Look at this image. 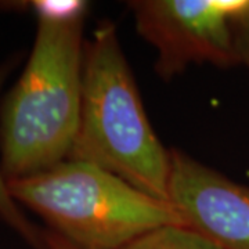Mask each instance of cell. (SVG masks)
Here are the masks:
<instances>
[{
    "label": "cell",
    "instance_id": "1",
    "mask_svg": "<svg viewBox=\"0 0 249 249\" xmlns=\"http://www.w3.org/2000/svg\"><path fill=\"white\" fill-rule=\"evenodd\" d=\"M27 65L0 107V169L16 181L70 158L78 133L88 3L35 0Z\"/></svg>",
    "mask_w": 249,
    "mask_h": 249
},
{
    "label": "cell",
    "instance_id": "2",
    "mask_svg": "<svg viewBox=\"0 0 249 249\" xmlns=\"http://www.w3.org/2000/svg\"><path fill=\"white\" fill-rule=\"evenodd\" d=\"M68 160L94 165L169 202L170 150L152 129L115 25L108 21L85 42L79 126Z\"/></svg>",
    "mask_w": 249,
    "mask_h": 249
},
{
    "label": "cell",
    "instance_id": "3",
    "mask_svg": "<svg viewBox=\"0 0 249 249\" xmlns=\"http://www.w3.org/2000/svg\"><path fill=\"white\" fill-rule=\"evenodd\" d=\"M7 184L18 204L39 214L47 230L78 249H119L160 226H186L170 202L79 160H67Z\"/></svg>",
    "mask_w": 249,
    "mask_h": 249
},
{
    "label": "cell",
    "instance_id": "4",
    "mask_svg": "<svg viewBox=\"0 0 249 249\" xmlns=\"http://www.w3.org/2000/svg\"><path fill=\"white\" fill-rule=\"evenodd\" d=\"M248 0H136L129 1L136 29L157 52L155 71L173 79L193 64L238 65L234 17Z\"/></svg>",
    "mask_w": 249,
    "mask_h": 249
},
{
    "label": "cell",
    "instance_id": "5",
    "mask_svg": "<svg viewBox=\"0 0 249 249\" xmlns=\"http://www.w3.org/2000/svg\"><path fill=\"white\" fill-rule=\"evenodd\" d=\"M169 202L220 249H249V187L170 150Z\"/></svg>",
    "mask_w": 249,
    "mask_h": 249
},
{
    "label": "cell",
    "instance_id": "6",
    "mask_svg": "<svg viewBox=\"0 0 249 249\" xmlns=\"http://www.w3.org/2000/svg\"><path fill=\"white\" fill-rule=\"evenodd\" d=\"M14 67H16V58H11L0 64V91L4 82L9 78L10 72L14 70ZM0 219L34 249H49L46 242L45 230L37 229L22 212L21 205L18 204L10 193L9 184L3 178L1 169H0Z\"/></svg>",
    "mask_w": 249,
    "mask_h": 249
},
{
    "label": "cell",
    "instance_id": "7",
    "mask_svg": "<svg viewBox=\"0 0 249 249\" xmlns=\"http://www.w3.org/2000/svg\"><path fill=\"white\" fill-rule=\"evenodd\" d=\"M119 249H220L194 229L166 224L142 234Z\"/></svg>",
    "mask_w": 249,
    "mask_h": 249
},
{
    "label": "cell",
    "instance_id": "8",
    "mask_svg": "<svg viewBox=\"0 0 249 249\" xmlns=\"http://www.w3.org/2000/svg\"><path fill=\"white\" fill-rule=\"evenodd\" d=\"M232 29L240 64L245 65L249 70V0L244 6V9L234 17Z\"/></svg>",
    "mask_w": 249,
    "mask_h": 249
},
{
    "label": "cell",
    "instance_id": "9",
    "mask_svg": "<svg viewBox=\"0 0 249 249\" xmlns=\"http://www.w3.org/2000/svg\"><path fill=\"white\" fill-rule=\"evenodd\" d=\"M46 234V242H47V248L49 249H78L75 248L72 244H70L65 238H62L61 235L55 234V232L50 231V230H45Z\"/></svg>",
    "mask_w": 249,
    "mask_h": 249
},
{
    "label": "cell",
    "instance_id": "10",
    "mask_svg": "<svg viewBox=\"0 0 249 249\" xmlns=\"http://www.w3.org/2000/svg\"><path fill=\"white\" fill-rule=\"evenodd\" d=\"M31 9V1H0V13L22 11Z\"/></svg>",
    "mask_w": 249,
    "mask_h": 249
}]
</instances>
